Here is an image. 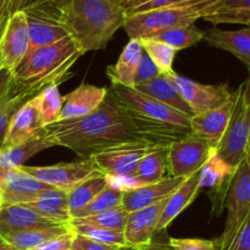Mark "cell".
<instances>
[{"label": "cell", "mask_w": 250, "mask_h": 250, "mask_svg": "<svg viewBox=\"0 0 250 250\" xmlns=\"http://www.w3.org/2000/svg\"><path fill=\"white\" fill-rule=\"evenodd\" d=\"M43 132L54 146L70 149L82 159H90L120 144L146 142L110 90L103 104L92 114L56 121L43 127Z\"/></svg>", "instance_id": "cell-1"}, {"label": "cell", "mask_w": 250, "mask_h": 250, "mask_svg": "<svg viewBox=\"0 0 250 250\" xmlns=\"http://www.w3.org/2000/svg\"><path fill=\"white\" fill-rule=\"evenodd\" d=\"M109 90L143 141L155 146H168L192 133L190 119L177 110L134 88L111 84Z\"/></svg>", "instance_id": "cell-2"}, {"label": "cell", "mask_w": 250, "mask_h": 250, "mask_svg": "<svg viewBox=\"0 0 250 250\" xmlns=\"http://www.w3.org/2000/svg\"><path fill=\"white\" fill-rule=\"evenodd\" d=\"M59 19L83 54L106 48L127 16L116 0H67Z\"/></svg>", "instance_id": "cell-3"}, {"label": "cell", "mask_w": 250, "mask_h": 250, "mask_svg": "<svg viewBox=\"0 0 250 250\" xmlns=\"http://www.w3.org/2000/svg\"><path fill=\"white\" fill-rule=\"evenodd\" d=\"M83 55L71 37L50 45L37 48L27 54L14 71L16 83L39 93L49 84H60L71 76V67Z\"/></svg>", "instance_id": "cell-4"}, {"label": "cell", "mask_w": 250, "mask_h": 250, "mask_svg": "<svg viewBox=\"0 0 250 250\" xmlns=\"http://www.w3.org/2000/svg\"><path fill=\"white\" fill-rule=\"evenodd\" d=\"M220 0H195L186 4L172 5L146 14L127 17L124 24L129 39H144L165 29L194 24L211 12Z\"/></svg>", "instance_id": "cell-5"}, {"label": "cell", "mask_w": 250, "mask_h": 250, "mask_svg": "<svg viewBox=\"0 0 250 250\" xmlns=\"http://www.w3.org/2000/svg\"><path fill=\"white\" fill-rule=\"evenodd\" d=\"M250 142V98L246 84L236 89V100L231 119L224 137L215 149L227 164L237 167L249 153Z\"/></svg>", "instance_id": "cell-6"}, {"label": "cell", "mask_w": 250, "mask_h": 250, "mask_svg": "<svg viewBox=\"0 0 250 250\" xmlns=\"http://www.w3.org/2000/svg\"><path fill=\"white\" fill-rule=\"evenodd\" d=\"M225 209L227 211L225 229L215 239L217 250H222L229 244L250 214V153L237 166L225 200Z\"/></svg>", "instance_id": "cell-7"}, {"label": "cell", "mask_w": 250, "mask_h": 250, "mask_svg": "<svg viewBox=\"0 0 250 250\" xmlns=\"http://www.w3.org/2000/svg\"><path fill=\"white\" fill-rule=\"evenodd\" d=\"M23 171L33 176L49 187L68 193L93 176L102 173L90 159L80 161L60 163L49 166H20Z\"/></svg>", "instance_id": "cell-8"}, {"label": "cell", "mask_w": 250, "mask_h": 250, "mask_svg": "<svg viewBox=\"0 0 250 250\" xmlns=\"http://www.w3.org/2000/svg\"><path fill=\"white\" fill-rule=\"evenodd\" d=\"M215 149L195 134L173 142L167 146V171L172 177L187 178L203 167Z\"/></svg>", "instance_id": "cell-9"}, {"label": "cell", "mask_w": 250, "mask_h": 250, "mask_svg": "<svg viewBox=\"0 0 250 250\" xmlns=\"http://www.w3.org/2000/svg\"><path fill=\"white\" fill-rule=\"evenodd\" d=\"M156 148L148 142L120 144L90 158L98 170L107 176H134L142 159Z\"/></svg>", "instance_id": "cell-10"}, {"label": "cell", "mask_w": 250, "mask_h": 250, "mask_svg": "<svg viewBox=\"0 0 250 250\" xmlns=\"http://www.w3.org/2000/svg\"><path fill=\"white\" fill-rule=\"evenodd\" d=\"M166 76L177 87L181 95L186 100L188 106L192 109L194 115L221 106L233 95V92L229 89V85L227 83L204 84V83L189 80L182 75H178L175 71Z\"/></svg>", "instance_id": "cell-11"}, {"label": "cell", "mask_w": 250, "mask_h": 250, "mask_svg": "<svg viewBox=\"0 0 250 250\" xmlns=\"http://www.w3.org/2000/svg\"><path fill=\"white\" fill-rule=\"evenodd\" d=\"M31 48L26 14L15 11L7 15L0 33V60L14 72L23 61Z\"/></svg>", "instance_id": "cell-12"}, {"label": "cell", "mask_w": 250, "mask_h": 250, "mask_svg": "<svg viewBox=\"0 0 250 250\" xmlns=\"http://www.w3.org/2000/svg\"><path fill=\"white\" fill-rule=\"evenodd\" d=\"M236 168L217 155L215 150L200 168L199 187L200 189L210 190V199L212 203L211 212L214 215L219 216L225 209V200Z\"/></svg>", "instance_id": "cell-13"}, {"label": "cell", "mask_w": 250, "mask_h": 250, "mask_svg": "<svg viewBox=\"0 0 250 250\" xmlns=\"http://www.w3.org/2000/svg\"><path fill=\"white\" fill-rule=\"evenodd\" d=\"M49 188L51 187L34 178L21 167L12 168L0 176V197L2 207L28 204Z\"/></svg>", "instance_id": "cell-14"}, {"label": "cell", "mask_w": 250, "mask_h": 250, "mask_svg": "<svg viewBox=\"0 0 250 250\" xmlns=\"http://www.w3.org/2000/svg\"><path fill=\"white\" fill-rule=\"evenodd\" d=\"M166 200L151 207L128 212L124 229V237L128 248L144 250L150 246L156 236V226Z\"/></svg>", "instance_id": "cell-15"}, {"label": "cell", "mask_w": 250, "mask_h": 250, "mask_svg": "<svg viewBox=\"0 0 250 250\" xmlns=\"http://www.w3.org/2000/svg\"><path fill=\"white\" fill-rule=\"evenodd\" d=\"M234 100H236V90H233L231 99L227 100L221 106L190 117L192 133L207 141L212 149H216L229 126Z\"/></svg>", "instance_id": "cell-16"}, {"label": "cell", "mask_w": 250, "mask_h": 250, "mask_svg": "<svg viewBox=\"0 0 250 250\" xmlns=\"http://www.w3.org/2000/svg\"><path fill=\"white\" fill-rule=\"evenodd\" d=\"M182 177H172L167 176L163 180L154 183H148L143 187L126 192L122 194L121 207L127 212H133L144 208L151 207L154 204L167 199L185 181Z\"/></svg>", "instance_id": "cell-17"}, {"label": "cell", "mask_w": 250, "mask_h": 250, "mask_svg": "<svg viewBox=\"0 0 250 250\" xmlns=\"http://www.w3.org/2000/svg\"><path fill=\"white\" fill-rule=\"evenodd\" d=\"M109 88L98 87L93 84H81L71 93L62 97L61 120H72L92 114L98 109L106 98Z\"/></svg>", "instance_id": "cell-18"}, {"label": "cell", "mask_w": 250, "mask_h": 250, "mask_svg": "<svg viewBox=\"0 0 250 250\" xmlns=\"http://www.w3.org/2000/svg\"><path fill=\"white\" fill-rule=\"evenodd\" d=\"M29 29V51L37 48L50 45L68 36L67 31L58 16L41 10H26Z\"/></svg>", "instance_id": "cell-19"}, {"label": "cell", "mask_w": 250, "mask_h": 250, "mask_svg": "<svg viewBox=\"0 0 250 250\" xmlns=\"http://www.w3.org/2000/svg\"><path fill=\"white\" fill-rule=\"evenodd\" d=\"M43 128L38 110V98L34 95L16 111L7 129L5 146H14L28 141Z\"/></svg>", "instance_id": "cell-20"}, {"label": "cell", "mask_w": 250, "mask_h": 250, "mask_svg": "<svg viewBox=\"0 0 250 250\" xmlns=\"http://www.w3.org/2000/svg\"><path fill=\"white\" fill-rule=\"evenodd\" d=\"M199 172L200 170L186 178L182 182V185L167 198L165 205H164L160 219H159L155 234H159L165 231L172 224L173 220L177 216H180L194 202V199L198 197L200 192Z\"/></svg>", "instance_id": "cell-21"}, {"label": "cell", "mask_w": 250, "mask_h": 250, "mask_svg": "<svg viewBox=\"0 0 250 250\" xmlns=\"http://www.w3.org/2000/svg\"><path fill=\"white\" fill-rule=\"evenodd\" d=\"M204 41L214 48L229 51L236 56L248 67L250 77V27L237 31L211 27L204 31Z\"/></svg>", "instance_id": "cell-22"}, {"label": "cell", "mask_w": 250, "mask_h": 250, "mask_svg": "<svg viewBox=\"0 0 250 250\" xmlns=\"http://www.w3.org/2000/svg\"><path fill=\"white\" fill-rule=\"evenodd\" d=\"M144 50L141 39H129L122 49L119 60L115 65L107 66L106 76L111 84H120L133 88L136 84V75Z\"/></svg>", "instance_id": "cell-23"}, {"label": "cell", "mask_w": 250, "mask_h": 250, "mask_svg": "<svg viewBox=\"0 0 250 250\" xmlns=\"http://www.w3.org/2000/svg\"><path fill=\"white\" fill-rule=\"evenodd\" d=\"M54 225L60 224H55L44 219L27 205H6L0 209V237L11 232L54 226Z\"/></svg>", "instance_id": "cell-24"}, {"label": "cell", "mask_w": 250, "mask_h": 250, "mask_svg": "<svg viewBox=\"0 0 250 250\" xmlns=\"http://www.w3.org/2000/svg\"><path fill=\"white\" fill-rule=\"evenodd\" d=\"M51 146H54L53 143L46 138L43 128L23 143L14 146H4L0 149V176L6 171L24 165L32 156Z\"/></svg>", "instance_id": "cell-25"}, {"label": "cell", "mask_w": 250, "mask_h": 250, "mask_svg": "<svg viewBox=\"0 0 250 250\" xmlns=\"http://www.w3.org/2000/svg\"><path fill=\"white\" fill-rule=\"evenodd\" d=\"M133 88L138 92L146 94L148 97L177 110L178 112L186 115L189 119L194 116L192 109L188 106L186 100L181 95L180 90L177 89V87L173 84L172 81L166 75H160L159 77L154 78V80L149 81L146 83H143V84L134 85Z\"/></svg>", "instance_id": "cell-26"}, {"label": "cell", "mask_w": 250, "mask_h": 250, "mask_svg": "<svg viewBox=\"0 0 250 250\" xmlns=\"http://www.w3.org/2000/svg\"><path fill=\"white\" fill-rule=\"evenodd\" d=\"M27 205L44 219L60 225H67L71 221L68 209L67 193L56 188H49Z\"/></svg>", "instance_id": "cell-27"}, {"label": "cell", "mask_w": 250, "mask_h": 250, "mask_svg": "<svg viewBox=\"0 0 250 250\" xmlns=\"http://www.w3.org/2000/svg\"><path fill=\"white\" fill-rule=\"evenodd\" d=\"M68 231H70L68 224L54 225V226L11 232V233L1 236V238L20 250H33L41 247L42 244L50 241V239L56 238V237L61 236V234L66 233Z\"/></svg>", "instance_id": "cell-28"}, {"label": "cell", "mask_w": 250, "mask_h": 250, "mask_svg": "<svg viewBox=\"0 0 250 250\" xmlns=\"http://www.w3.org/2000/svg\"><path fill=\"white\" fill-rule=\"evenodd\" d=\"M167 170V146H156L149 151L139 163L136 176L141 182L154 183L166 177Z\"/></svg>", "instance_id": "cell-29"}, {"label": "cell", "mask_w": 250, "mask_h": 250, "mask_svg": "<svg viewBox=\"0 0 250 250\" xmlns=\"http://www.w3.org/2000/svg\"><path fill=\"white\" fill-rule=\"evenodd\" d=\"M148 38L167 44L168 46L178 51L190 48L199 42L204 41V31L198 28L195 24H190V26L176 27V28L160 31Z\"/></svg>", "instance_id": "cell-30"}, {"label": "cell", "mask_w": 250, "mask_h": 250, "mask_svg": "<svg viewBox=\"0 0 250 250\" xmlns=\"http://www.w3.org/2000/svg\"><path fill=\"white\" fill-rule=\"evenodd\" d=\"M37 94L38 93L26 89L16 83L11 93L0 102V149L5 146V138L14 115L27 100Z\"/></svg>", "instance_id": "cell-31"}, {"label": "cell", "mask_w": 250, "mask_h": 250, "mask_svg": "<svg viewBox=\"0 0 250 250\" xmlns=\"http://www.w3.org/2000/svg\"><path fill=\"white\" fill-rule=\"evenodd\" d=\"M106 177L104 173H98L70 190L67 193V202L71 219L75 212L89 204L103 189L106 188Z\"/></svg>", "instance_id": "cell-32"}, {"label": "cell", "mask_w": 250, "mask_h": 250, "mask_svg": "<svg viewBox=\"0 0 250 250\" xmlns=\"http://www.w3.org/2000/svg\"><path fill=\"white\" fill-rule=\"evenodd\" d=\"M38 110L42 126L45 127L59 121L62 109V95L59 90V84H49L37 94Z\"/></svg>", "instance_id": "cell-33"}, {"label": "cell", "mask_w": 250, "mask_h": 250, "mask_svg": "<svg viewBox=\"0 0 250 250\" xmlns=\"http://www.w3.org/2000/svg\"><path fill=\"white\" fill-rule=\"evenodd\" d=\"M127 215L128 212L119 205V207L111 208V209L104 210L102 212L92 215V216L83 217V219H73L70 222L76 224L87 225V226L98 227V229H112V231H122L124 232L125 225H126Z\"/></svg>", "instance_id": "cell-34"}, {"label": "cell", "mask_w": 250, "mask_h": 250, "mask_svg": "<svg viewBox=\"0 0 250 250\" xmlns=\"http://www.w3.org/2000/svg\"><path fill=\"white\" fill-rule=\"evenodd\" d=\"M141 43L144 53L155 62L163 75H170L173 72L172 66L177 50L155 39H141Z\"/></svg>", "instance_id": "cell-35"}, {"label": "cell", "mask_w": 250, "mask_h": 250, "mask_svg": "<svg viewBox=\"0 0 250 250\" xmlns=\"http://www.w3.org/2000/svg\"><path fill=\"white\" fill-rule=\"evenodd\" d=\"M68 227L71 231L76 234L85 237L90 241L98 242V243L106 244V246L119 247V248H128L125 241L124 232L112 231V229H98V227L87 226V225L76 224V222H68Z\"/></svg>", "instance_id": "cell-36"}, {"label": "cell", "mask_w": 250, "mask_h": 250, "mask_svg": "<svg viewBox=\"0 0 250 250\" xmlns=\"http://www.w3.org/2000/svg\"><path fill=\"white\" fill-rule=\"evenodd\" d=\"M122 194H124V193L112 189V188L107 187L106 186V188L103 189L102 192L89 203V204H87L83 209L75 212V214L72 215V219L71 220L83 219V217L92 216V215L98 214V212L104 211V210L119 207V205H121Z\"/></svg>", "instance_id": "cell-37"}, {"label": "cell", "mask_w": 250, "mask_h": 250, "mask_svg": "<svg viewBox=\"0 0 250 250\" xmlns=\"http://www.w3.org/2000/svg\"><path fill=\"white\" fill-rule=\"evenodd\" d=\"M204 21L210 22L214 26L222 23L229 24H244L250 27V7L246 9H233V10H224V11H217L214 14H210L205 16Z\"/></svg>", "instance_id": "cell-38"}, {"label": "cell", "mask_w": 250, "mask_h": 250, "mask_svg": "<svg viewBox=\"0 0 250 250\" xmlns=\"http://www.w3.org/2000/svg\"><path fill=\"white\" fill-rule=\"evenodd\" d=\"M172 250H217L216 242L202 238H168Z\"/></svg>", "instance_id": "cell-39"}, {"label": "cell", "mask_w": 250, "mask_h": 250, "mask_svg": "<svg viewBox=\"0 0 250 250\" xmlns=\"http://www.w3.org/2000/svg\"><path fill=\"white\" fill-rule=\"evenodd\" d=\"M66 1L67 0H20L15 11L41 10V11L49 12L59 17V10Z\"/></svg>", "instance_id": "cell-40"}, {"label": "cell", "mask_w": 250, "mask_h": 250, "mask_svg": "<svg viewBox=\"0 0 250 250\" xmlns=\"http://www.w3.org/2000/svg\"><path fill=\"white\" fill-rule=\"evenodd\" d=\"M160 75H163V73L160 72V70L155 65V62L146 53H143L141 62H139L138 70H137L136 84L134 85L143 84V83H146L149 81L154 80V78L159 77Z\"/></svg>", "instance_id": "cell-41"}, {"label": "cell", "mask_w": 250, "mask_h": 250, "mask_svg": "<svg viewBox=\"0 0 250 250\" xmlns=\"http://www.w3.org/2000/svg\"><path fill=\"white\" fill-rule=\"evenodd\" d=\"M106 185L107 187L112 188L115 190H119L121 193L131 192V190L137 189V188L143 187L146 183L141 182L136 176H107Z\"/></svg>", "instance_id": "cell-42"}, {"label": "cell", "mask_w": 250, "mask_h": 250, "mask_svg": "<svg viewBox=\"0 0 250 250\" xmlns=\"http://www.w3.org/2000/svg\"><path fill=\"white\" fill-rule=\"evenodd\" d=\"M222 250H250V214Z\"/></svg>", "instance_id": "cell-43"}, {"label": "cell", "mask_w": 250, "mask_h": 250, "mask_svg": "<svg viewBox=\"0 0 250 250\" xmlns=\"http://www.w3.org/2000/svg\"><path fill=\"white\" fill-rule=\"evenodd\" d=\"M73 238H75V232L71 231L70 229V231L66 232V233L50 239V241L33 250H68L72 246Z\"/></svg>", "instance_id": "cell-44"}, {"label": "cell", "mask_w": 250, "mask_h": 250, "mask_svg": "<svg viewBox=\"0 0 250 250\" xmlns=\"http://www.w3.org/2000/svg\"><path fill=\"white\" fill-rule=\"evenodd\" d=\"M122 249L124 248L106 246V244H102V243H98V242L90 241V239L76 233H75V238H73V242H72V246H71V250H122Z\"/></svg>", "instance_id": "cell-45"}, {"label": "cell", "mask_w": 250, "mask_h": 250, "mask_svg": "<svg viewBox=\"0 0 250 250\" xmlns=\"http://www.w3.org/2000/svg\"><path fill=\"white\" fill-rule=\"evenodd\" d=\"M15 85H16V80H15L14 72L5 67L0 60V102L11 93Z\"/></svg>", "instance_id": "cell-46"}, {"label": "cell", "mask_w": 250, "mask_h": 250, "mask_svg": "<svg viewBox=\"0 0 250 250\" xmlns=\"http://www.w3.org/2000/svg\"><path fill=\"white\" fill-rule=\"evenodd\" d=\"M246 7H250V0H220V1L212 7L210 14H214V12L217 11H224V10L246 9Z\"/></svg>", "instance_id": "cell-47"}, {"label": "cell", "mask_w": 250, "mask_h": 250, "mask_svg": "<svg viewBox=\"0 0 250 250\" xmlns=\"http://www.w3.org/2000/svg\"><path fill=\"white\" fill-rule=\"evenodd\" d=\"M144 250H172V249L170 248L167 242H166V243H163V242H159V241H155V239H153L150 246Z\"/></svg>", "instance_id": "cell-48"}, {"label": "cell", "mask_w": 250, "mask_h": 250, "mask_svg": "<svg viewBox=\"0 0 250 250\" xmlns=\"http://www.w3.org/2000/svg\"><path fill=\"white\" fill-rule=\"evenodd\" d=\"M9 0H0V21L6 19V7Z\"/></svg>", "instance_id": "cell-49"}, {"label": "cell", "mask_w": 250, "mask_h": 250, "mask_svg": "<svg viewBox=\"0 0 250 250\" xmlns=\"http://www.w3.org/2000/svg\"><path fill=\"white\" fill-rule=\"evenodd\" d=\"M19 2H20V0H9V2H7V7H6V16L7 15L12 14V12L15 11V9H16V6Z\"/></svg>", "instance_id": "cell-50"}, {"label": "cell", "mask_w": 250, "mask_h": 250, "mask_svg": "<svg viewBox=\"0 0 250 250\" xmlns=\"http://www.w3.org/2000/svg\"><path fill=\"white\" fill-rule=\"evenodd\" d=\"M0 250H20L17 248H15V247H12L11 244H9L7 242H5L4 239L0 237Z\"/></svg>", "instance_id": "cell-51"}, {"label": "cell", "mask_w": 250, "mask_h": 250, "mask_svg": "<svg viewBox=\"0 0 250 250\" xmlns=\"http://www.w3.org/2000/svg\"><path fill=\"white\" fill-rule=\"evenodd\" d=\"M244 84H246V90H247V94L249 95L250 98V77L248 78V80L244 82ZM249 153H250V142H249Z\"/></svg>", "instance_id": "cell-52"}, {"label": "cell", "mask_w": 250, "mask_h": 250, "mask_svg": "<svg viewBox=\"0 0 250 250\" xmlns=\"http://www.w3.org/2000/svg\"><path fill=\"white\" fill-rule=\"evenodd\" d=\"M5 20H6V19H5ZM5 20L0 21V33H1V29H2V26H4V23H5Z\"/></svg>", "instance_id": "cell-53"}, {"label": "cell", "mask_w": 250, "mask_h": 250, "mask_svg": "<svg viewBox=\"0 0 250 250\" xmlns=\"http://www.w3.org/2000/svg\"><path fill=\"white\" fill-rule=\"evenodd\" d=\"M122 250H142V249H136V248H124Z\"/></svg>", "instance_id": "cell-54"}, {"label": "cell", "mask_w": 250, "mask_h": 250, "mask_svg": "<svg viewBox=\"0 0 250 250\" xmlns=\"http://www.w3.org/2000/svg\"><path fill=\"white\" fill-rule=\"evenodd\" d=\"M1 207H2V204H1V197H0V209H1Z\"/></svg>", "instance_id": "cell-55"}, {"label": "cell", "mask_w": 250, "mask_h": 250, "mask_svg": "<svg viewBox=\"0 0 250 250\" xmlns=\"http://www.w3.org/2000/svg\"><path fill=\"white\" fill-rule=\"evenodd\" d=\"M68 250H71V249H68Z\"/></svg>", "instance_id": "cell-56"}]
</instances>
